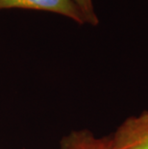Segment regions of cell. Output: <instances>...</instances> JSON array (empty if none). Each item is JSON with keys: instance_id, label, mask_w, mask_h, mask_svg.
<instances>
[{"instance_id": "277c9868", "label": "cell", "mask_w": 148, "mask_h": 149, "mask_svg": "<svg viewBox=\"0 0 148 149\" xmlns=\"http://www.w3.org/2000/svg\"><path fill=\"white\" fill-rule=\"evenodd\" d=\"M73 2L80 9L86 24H90L91 26L98 25L99 19L94 10L92 0H73Z\"/></svg>"}, {"instance_id": "7a4b0ae2", "label": "cell", "mask_w": 148, "mask_h": 149, "mask_svg": "<svg viewBox=\"0 0 148 149\" xmlns=\"http://www.w3.org/2000/svg\"><path fill=\"white\" fill-rule=\"evenodd\" d=\"M9 9L50 12L70 18L79 25L86 24L73 0H0V11Z\"/></svg>"}, {"instance_id": "3957f363", "label": "cell", "mask_w": 148, "mask_h": 149, "mask_svg": "<svg viewBox=\"0 0 148 149\" xmlns=\"http://www.w3.org/2000/svg\"><path fill=\"white\" fill-rule=\"evenodd\" d=\"M60 149H107L106 138H97L89 130L73 131L63 138Z\"/></svg>"}, {"instance_id": "6da1fadb", "label": "cell", "mask_w": 148, "mask_h": 149, "mask_svg": "<svg viewBox=\"0 0 148 149\" xmlns=\"http://www.w3.org/2000/svg\"><path fill=\"white\" fill-rule=\"evenodd\" d=\"M106 144L107 149H148V111L125 119Z\"/></svg>"}]
</instances>
